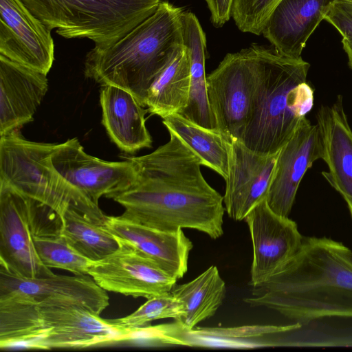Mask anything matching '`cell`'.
Wrapping results in <instances>:
<instances>
[{"instance_id":"cell-19","label":"cell","mask_w":352,"mask_h":352,"mask_svg":"<svg viewBox=\"0 0 352 352\" xmlns=\"http://www.w3.org/2000/svg\"><path fill=\"white\" fill-rule=\"evenodd\" d=\"M332 0H280L262 34L280 55L301 58L310 36L329 10Z\"/></svg>"},{"instance_id":"cell-29","label":"cell","mask_w":352,"mask_h":352,"mask_svg":"<svg viewBox=\"0 0 352 352\" xmlns=\"http://www.w3.org/2000/svg\"><path fill=\"white\" fill-rule=\"evenodd\" d=\"M184 313L182 302L170 292L147 298L142 305L126 316L109 320L118 326L133 329L146 326L160 319L179 320Z\"/></svg>"},{"instance_id":"cell-4","label":"cell","mask_w":352,"mask_h":352,"mask_svg":"<svg viewBox=\"0 0 352 352\" xmlns=\"http://www.w3.org/2000/svg\"><path fill=\"white\" fill-rule=\"evenodd\" d=\"M309 64L262 45L252 111L240 141L262 155H274L292 137L313 107Z\"/></svg>"},{"instance_id":"cell-32","label":"cell","mask_w":352,"mask_h":352,"mask_svg":"<svg viewBox=\"0 0 352 352\" xmlns=\"http://www.w3.org/2000/svg\"><path fill=\"white\" fill-rule=\"evenodd\" d=\"M210 13V21L215 28L222 27L232 16L234 0H205Z\"/></svg>"},{"instance_id":"cell-23","label":"cell","mask_w":352,"mask_h":352,"mask_svg":"<svg viewBox=\"0 0 352 352\" xmlns=\"http://www.w3.org/2000/svg\"><path fill=\"white\" fill-rule=\"evenodd\" d=\"M190 83V59L182 39L148 89L146 100L148 111L162 118L179 114L187 106Z\"/></svg>"},{"instance_id":"cell-13","label":"cell","mask_w":352,"mask_h":352,"mask_svg":"<svg viewBox=\"0 0 352 352\" xmlns=\"http://www.w3.org/2000/svg\"><path fill=\"white\" fill-rule=\"evenodd\" d=\"M52 30L21 0H0V55L47 75L54 61Z\"/></svg>"},{"instance_id":"cell-12","label":"cell","mask_w":352,"mask_h":352,"mask_svg":"<svg viewBox=\"0 0 352 352\" xmlns=\"http://www.w3.org/2000/svg\"><path fill=\"white\" fill-rule=\"evenodd\" d=\"M21 298L39 305H76L100 314L109 296L89 275L27 278L0 267V297Z\"/></svg>"},{"instance_id":"cell-16","label":"cell","mask_w":352,"mask_h":352,"mask_svg":"<svg viewBox=\"0 0 352 352\" xmlns=\"http://www.w3.org/2000/svg\"><path fill=\"white\" fill-rule=\"evenodd\" d=\"M277 155L256 153L240 140H232L223 196L225 209L230 218L244 220L256 205L266 199Z\"/></svg>"},{"instance_id":"cell-3","label":"cell","mask_w":352,"mask_h":352,"mask_svg":"<svg viewBox=\"0 0 352 352\" xmlns=\"http://www.w3.org/2000/svg\"><path fill=\"white\" fill-rule=\"evenodd\" d=\"M182 8L162 1L155 12L122 38L86 54L84 74L103 85L130 92L144 107L151 85L182 41Z\"/></svg>"},{"instance_id":"cell-26","label":"cell","mask_w":352,"mask_h":352,"mask_svg":"<svg viewBox=\"0 0 352 352\" xmlns=\"http://www.w3.org/2000/svg\"><path fill=\"white\" fill-rule=\"evenodd\" d=\"M60 235L82 256L98 261L118 251L120 240L104 225L69 208L61 216Z\"/></svg>"},{"instance_id":"cell-25","label":"cell","mask_w":352,"mask_h":352,"mask_svg":"<svg viewBox=\"0 0 352 352\" xmlns=\"http://www.w3.org/2000/svg\"><path fill=\"white\" fill-rule=\"evenodd\" d=\"M162 119L168 132L179 138L199 157L202 165L227 179L232 142L220 131L202 127L177 113Z\"/></svg>"},{"instance_id":"cell-17","label":"cell","mask_w":352,"mask_h":352,"mask_svg":"<svg viewBox=\"0 0 352 352\" xmlns=\"http://www.w3.org/2000/svg\"><path fill=\"white\" fill-rule=\"evenodd\" d=\"M47 89L46 74L0 55V136L32 122Z\"/></svg>"},{"instance_id":"cell-2","label":"cell","mask_w":352,"mask_h":352,"mask_svg":"<svg viewBox=\"0 0 352 352\" xmlns=\"http://www.w3.org/2000/svg\"><path fill=\"white\" fill-rule=\"evenodd\" d=\"M244 301L302 325L329 318H352V250L326 236H303L285 266Z\"/></svg>"},{"instance_id":"cell-33","label":"cell","mask_w":352,"mask_h":352,"mask_svg":"<svg viewBox=\"0 0 352 352\" xmlns=\"http://www.w3.org/2000/svg\"><path fill=\"white\" fill-rule=\"evenodd\" d=\"M342 43L348 57V64L352 69V39L342 38Z\"/></svg>"},{"instance_id":"cell-27","label":"cell","mask_w":352,"mask_h":352,"mask_svg":"<svg viewBox=\"0 0 352 352\" xmlns=\"http://www.w3.org/2000/svg\"><path fill=\"white\" fill-rule=\"evenodd\" d=\"M302 324L296 322L285 326L245 325L234 327H194L186 329L183 336L184 346L204 347L248 348L274 346L273 343L256 339L267 335L297 330Z\"/></svg>"},{"instance_id":"cell-24","label":"cell","mask_w":352,"mask_h":352,"mask_svg":"<svg viewBox=\"0 0 352 352\" xmlns=\"http://www.w3.org/2000/svg\"><path fill=\"white\" fill-rule=\"evenodd\" d=\"M226 292V283L214 265L192 280L175 286L171 294L182 302L184 309L178 320L186 329H193L214 315L223 303Z\"/></svg>"},{"instance_id":"cell-9","label":"cell","mask_w":352,"mask_h":352,"mask_svg":"<svg viewBox=\"0 0 352 352\" xmlns=\"http://www.w3.org/2000/svg\"><path fill=\"white\" fill-rule=\"evenodd\" d=\"M52 162L58 173L94 204L131 187L138 177L137 164L127 158L108 162L87 154L78 140L56 144Z\"/></svg>"},{"instance_id":"cell-30","label":"cell","mask_w":352,"mask_h":352,"mask_svg":"<svg viewBox=\"0 0 352 352\" xmlns=\"http://www.w3.org/2000/svg\"><path fill=\"white\" fill-rule=\"evenodd\" d=\"M280 0H234L232 17L239 30L261 35L272 10Z\"/></svg>"},{"instance_id":"cell-10","label":"cell","mask_w":352,"mask_h":352,"mask_svg":"<svg viewBox=\"0 0 352 352\" xmlns=\"http://www.w3.org/2000/svg\"><path fill=\"white\" fill-rule=\"evenodd\" d=\"M34 199L0 184V267L27 278L50 276L34 243Z\"/></svg>"},{"instance_id":"cell-34","label":"cell","mask_w":352,"mask_h":352,"mask_svg":"<svg viewBox=\"0 0 352 352\" xmlns=\"http://www.w3.org/2000/svg\"><path fill=\"white\" fill-rule=\"evenodd\" d=\"M352 3V0H342Z\"/></svg>"},{"instance_id":"cell-14","label":"cell","mask_w":352,"mask_h":352,"mask_svg":"<svg viewBox=\"0 0 352 352\" xmlns=\"http://www.w3.org/2000/svg\"><path fill=\"white\" fill-rule=\"evenodd\" d=\"M120 241L122 245L118 251L91 264L88 275L106 291L134 298H149L171 292L177 279L153 261Z\"/></svg>"},{"instance_id":"cell-22","label":"cell","mask_w":352,"mask_h":352,"mask_svg":"<svg viewBox=\"0 0 352 352\" xmlns=\"http://www.w3.org/2000/svg\"><path fill=\"white\" fill-rule=\"evenodd\" d=\"M182 43L186 47L190 69V83L187 106L179 113L202 127L217 130L208 96L205 61L206 37L197 16L183 11L180 15Z\"/></svg>"},{"instance_id":"cell-21","label":"cell","mask_w":352,"mask_h":352,"mask_svg":"<svg viewBox=\"0 0 352 352\" xmlns=\"http://www.w3.org/2000/svg\"><path fill=\"white\" fill-rule=\"evenodd\" d=\"M100 102L102 123L120 150L131 154L151 146L152 138L146 126L148 110L130 92L116 86L103 85Z\"/></svg>"},{"instance_id":"cell-18","label":"cell","mask_w":352,"mask_h":352,"mask_svg":"<svg viewBox=\"0 0 352 352\" xmlns=\"http://www.w3.org/2000/svg\"><path fill=\"white\" fill-rule=\"evenodd\" d=\"M339 95L330 106H321L316 113L322 157L328 171L322 173L345 201L352 219V130Z\"/></svg>"},{"instance_id":"cell-6","label":"cell","mask_w":352,"mask_h":352,"mask_svg":"<svg viewBox=\"0 0 352 352\" xmlns=\"http://www.w3.org/2000/svg\"><path fill=\"white\" fill-rule=\"evenodd\" d=\"M56 144L25 139L18 131L0 136V184L53 209L61 217L69 208L104 225L107 215L54 168Z\"/></svg>"},{"instance_id":"cell-31","label":"cell","mask_w":352,"mask_h":352,"mask_svg":"<svg viewBox=\"0 0 352 352\" xmlns=\"http://www.w3.org/2000/svg\"><path fill=\"white\" fill-rule=\"evenodd\" d=\"M324 20L331 24L343 38L352 39V3L332 0Z\"/></svg>"},{"instance_id":"cell-5","label":"cell","mask_w":352,"mask_h":352,"mask_svg":"<svg viewBox=\"0 0 352 352\" xmlns=\"http://www.w3.org/2000/svg\"><path fill=\"white\" fill-rule=\"evenodd\" d=\"M128 329L76 305H39L0 298V347L84 349L124 342Z\"/></svg>"},{"instance_id":"cell-7","label":"cell","mask_w":352,"mask_h":352,"mask_svg":"<svg viewBox=\"0 0 352 352\" xmlns=\"http://www.w3.org/2000/svg\"><path fill=\"white\" fill-rule=\"evenodd\" d=\"M65 38H87L105 47L153 14L163 0H21Z\"/></svg>"},{"instance_id":"cell-8","label":"cell","mask_w":352,"mask_h":352,"mask_svg":"<svg viewBox=\"0 0 352 352\" xmlns=\"http://www.w3.org/2000/svg\"><path fill=\"white\" fill-rule=\"evenodd\" d=\"M262 45L227 54L206 77L210 109L217 128L230 142L240 140L250 118Z\"/></svg>"},{"instance_id":"cell-1","label":"cell","mask_w":352,"mask_h":352,"mask_svg":"<svg viewBox=\"0 0 352 352\" xmlns=\"http://www.w3.org/2000/svg\"><path fill=\"white\" fill-rule=\"evenodd\" d=\"M152 153L129 159L138 177L109 196L124 208L122 219L162 232L191 228L212 239L223 234V197L204 179L199 157L176 135Z\"/></svg>"},{"instance_id":"cell-20","label":"cell","mask_w":352,"mask_h":352,"mask_svg":"<svg viewBox=\"0 0 352 352\" xmlns=\"http://www.w3.org/2000/svg\"><path fill=\"white\" fill-rule=\"evenodd\" d=\"M104 226L119 239L153 261L177 280L186 273L193 245L182 230L162 232L120 216H107Z\"/></svg>"},{"instance_id":"cell-11","label":"cell","mask_w":352,"mask_h":352,"mask_svg":"<svg viewBox=\"0 0 352 352\" xmlns=\"http://www.w3.org/2000/svg\"><path fill=\"white\" fill-rule=\"evenodd\" d=\"M253 246L250 284L253 288L268 282L296 254L303 236L289 217L273 212L266 199L245 217Z\"/></svg>"},{"instance_id":"cell-28","label":"cell","mask_w":352,"mask_h":352,"mask_svg":"<svg viewBox=\"0 0 352 352\" xmlns=\"http://www.w3.org/2000/svg\"><path fill=\"white\" fill-rule=\"evenodd\" d=\"M37 253L49 268L65 270L75 275H88V270L94 262L80 254L60 234L34 233Z\"/></svg>"},{"instance_id":"cell-15","label":"cell","mask_w":352,"mask_h":352,"mask_svg":"<svg viewBox=\"0 0 352 352\" xmlns=\"http://www.w3.org/2000/svg\"><path fill=\"white\" fill-rule=\"evenodd\" d=\"M322 152L318 126L305 118L278 153L266 198L273 212L289 217L302 177L316 160L322 159Z\"/></svg>"}]
</instances>
